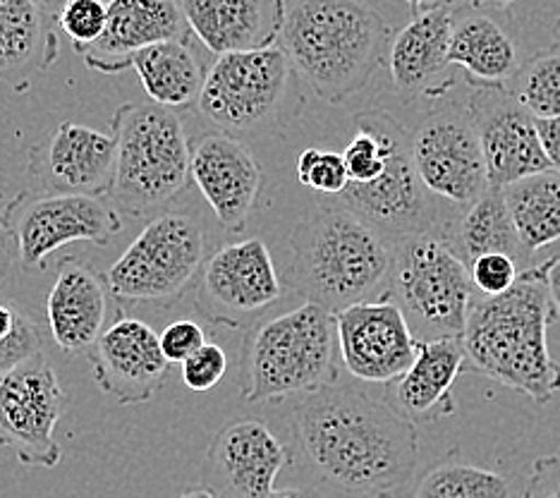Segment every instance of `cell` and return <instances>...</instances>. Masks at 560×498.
<instances>
[{"instance_id":"7bdbcfd3","label":"cell","mask_w":560,"mask_h":498,"mask_svg":"<svg viewBox=\"0 0 560 498\" xmlns=\"http://www.w3.org/2000/svg\"><path fill=\"white\" fill-rule=\"evenodd\" d=\"M405 3L417 12V10H424V8H431V5H441V3H460V0H405Z\"/></svg>"},{"instance_id":"c3c4849f","label":"cell","mask_w":560,"mask_h":498,"mask_svg":"<svg viewBox=\"0 0 560 498\" xmlns=\"http://www.w3.org/2000/svg\"><path fill=\"white\" fill-rule=\"evenodd\" d=\"M556 36H558V42H560V20H558V24H556Z\"/></svg>"},{"instance_id":"d4e9b609","label":"cell","mask_w":560,"mask_h":498,"mask_svg":"<svg viewBox=\"0 0 560 498\" xmlns=\"http://www.w3.org/2000/svg\"><path fill=\"white\" fill-rule=\"evenodd\" d=\"M463 338L419 340L412 367L390 386V405L407 419H439L453 413V383L465 369Z\"/></svg>"},{"instance_id":"ffe728a7","label":"cell","mask_w":560,"mask_h":498,"mask_svg":"<svg viewBox=\"0 0 560 498\" xmlns=\"http://www.w3.org/2000/svg\"><path fill=\"white\" fill-rule=\"evenodd\" d=\"M189 32L177 0H110L104 36L78 50V56L101 74H120L132 68L139 50L187 38Z\"/></svg>"},{"instance_id":"e0dca14e","label":"cell","mask_w":560,"mask_h":498,"mask_svg":"<svg viewBox=\"0 0 560 498\" xmlns=\"http://www.w3.org/2000/svg\"><path fill=\"white\" fill-rule=\"evenodd\" d=\"M116 159V137L66 120L32 149L30 173L46 192L108 197Z\"/></svg>"},{"instance_id":"d6a6232c","label":"cell","mask_w":560,"mask_h":498,"mask_svg":"<svg viewBox=\"0 0 560 498\" xmlns=\"http://www.w3.org/2000/svg\"><path fill=\"white\" fill-rule=\"evenodd\" d=\"M298 177L304 187L330 199L342 195L350 183L342 153L328 149H304L298 159Z\"/></svg>"},{"instance_id":"f1b7e54d","label":"cell","mask_w":560,"mask_h":498,"mask_svg":"<svg viewBox=\"0 0 560 498\" xmlns=\"http://www.w3.org/2000/svg\"><path fill=\"white\" fill-rule=\"evenodd\" d=\"M508 209L527 254L560 240V173L546 171L503 187Z\"/></svg>"},{"instance_id":"83f0119b","label":"cell","mask_w":560,"mask_h":498,"mask_svg":"<svg viewBox=\"0 0 560 498\" xmlns=\"http://www.w3.org/2000/svg\"><path fill=\"white\" fill-rule=\"evenodd\" d=\"M451 242L467 266L481 254L491 252L511 254V257L522 259L525 247H522L511 209H508L503 187L489 185L477 201L460 211Z\"/></svg>"},{"instance_id":"ba28073f","label":"cell","mask_w":560,"mask_h":498,"mask_svg":"<svg viewBox=\"0 0 560 498\" xmlns=\"http://www.w3.org/2000/svg\"><path fill=\"white\" fill-rule=\"evenodd\" d=\"M472 274L445 233L396 242L388 296L419 340L463 338L472 310Z\"/></svg>"},{"instance_id":"7c38bea8","label":"cell","mask_w":560,"mask_h":498,"mask_svg":"<svg viewBox=\"0 0 560 498\" xmlns=\"http://www.w3.org/2000/svg\"><path fill=\"white\" fill-rule=\"evenodd\" d=\"M285 286L266 242L247 238L215 250L201 268L197 312L211 324L247 328L283 298Z\"/></svg>"},{"instance_id":"44dd1931","label":"cell","mask_w":560,"mask_h":498,"mask_svg":"<svg viewBox=\"0 0 560 498\" xmlns=\"http://www.w3.org/2000/svg\"><path fill=\"white\" fill-rule=\"evenodd\" d=\"M455 5L441 3L417 10L393 38L388 50L390 80L396 92L412 101L419 96H434L453 82H439L445 68L451 66V38L455 30Z\"/></svg>"},{"instance_id":"e575fe53","label":"cell","mask_w":560,"mask_h":498,"mask_svg":"<svg viewBox=\"0 0 560 498\" xmlns=\"http://www.w3.org/2000/svg\"><path fill=\"white\" fill-rule=\"evenodd\" d=\"M469 274H472V283L483 298H495L511 290L522 271L517 268V259L511 254L491 252L481 254L469 264Z\"/></svg>"},{"instance_id":"74e56055","label":"cell","mask_w":560,"mask_h":498,"mask_svg":"<svg viewBox=\"0 0 560 498\" xmlns=\"http://www.w3.org/2000/svg\"><path fill=\"white\" fill-rule=\"evenodd\" d=\"M532 498H560V455L539 458L527 479Z\"/></svg>"},{"instance_id":"ee69618b","label":"cell","mask_w":560,"mask_h":498,"mask_svg":"<svg viewBox=\"0 0 560 498\" xmlns=\"http://www.w3.org/2000/svg\"><path fill=\"white\" fill-rule=\"evenodd\" d=\"M36 3H39L48 15H54V18H58V12L62 10V5L68 3V0H36Z\"/></svg>"},{"instance_id":"f35d334b","label":"cell","mask_w":560,"mask_h":498,"mask_svg":"<svg viewBox=\"0 0 560 498\" xmlns=\"http://www.w3.org/2000/svg\"><path fill=\"white\" fill-rule=\"evenodd\" d=\"M537 127H539L544 151H546V157H549V163H551V171L560 173V118L537 120Z\"/></svg>"},{"instance_id":"ab89813d","label":"cell","mask_w":560,"mask_h":498,"mask_svg":"<svg viewBox=\"0 0 560 498\" xmlns=\"http://www.w3.org/2000/svg\"><path fill=\"white\" fill-rule=\"evenodd\" d=\"M18 262V245L12 238L10 223L5 219V211H0V283L8 278L12 264Z\"/></svg>"},{"instance_id":"8d00e7d4","label":"cell","mask_w":560,"mask_h":498,"mask_svg":"<svg viewBox=\"0 0 560 498\" xmlns=\"http://www.w3.org/2000/svg\"><path fill=\"white\" fill-rule=\"evenodd\" d=\"M207 343L209 340L203 336V328L189 322V319H177V322L165 326L161 334V348L171 364H185Z\"/></svg>"},{"instance_id":"4316f807","label":"cell","mask_w":560,"mask_h":498,"mask_svg":"<svg viewBox=\"0 0 560 498\" xmlns=\"http://www.w3.org/2000/svg\"><path fill=\"white\" fill-rule=\"evenodd\" d=\"M448 60L477 84H503L520 72L513 36L489 15H467L455 22Z\"/></svg>"},{"instance_id":"1f68e13d","label":"cell","mask_w":560,"mask_h":498,"mask_svg":"<svg viewBox=\"0 0 560 498\" xmlns=\"http://www.w3.org/2000/svg\"><path fill=\"white\" fill-rule=\"evenodd\" d=\"M44 355V338L27 314L0 300V374Z\"/></svg>"},{"instance_id":"4fadbf2b","label":"cell","mask_w":560,"mask_h":498,"mask_svg":"<svg viewBox=\"0 0 560 498\" xmlns=\"http://www.w3.org/2000/svg\"><path fill=\"white\" fill-rule=\"evenodd\" d=\"M66 403L44 355L0 374V445L15 451L22 465L56 467L62 458L56 427Z\"/></svg>"},{"instance_id":"f6af8a7d","label":"cell","mask_w":560,"mask_h":498,"mask_svg":"<svg viewBox=\"0 0 560 498\" xmlns=\"http://www.w3.org/2000/svg\"><path fill=\"white\" fill-rule=\"evenodd\" d=\"M180 498H223V496H219V494H213L211 489H189V491H185V494H180Z\"/></svg>"},{"instance_id":"bcb514c9","label":"cell","mask_w":560,"mask_h":498,"mask_svg":"<svg viewBox=\"0 0 560 498\" xmlns=\"http://www.w3.org/2000/svg\"><path fill=\"white\" fill-rule=\"evenodd\" d=\"M493 3H495V5H499V8H508V5H513V3H515V0H493Z\"/></svg>"},{"instance_id":"2e32d148","label":"cell","mask_w":560,"mask_h":498,"mask_svg":"<svg viewBox=\"0 0 560 498\" xmlns=\"http://www.w3.org/2000/svg\"><path fill=\"white\" fill-rule=\"evenodd\" d=\"M292 451L261 419H237L211 441L203 460V487L223 498H266L290 465Z\"/></svg>"},{"instance_id":"d590c367","label":"cell","mask_w":560,"mask_h":498,"mask_svg":"<svg viewBox=\"0 0 560 498\" xmlns=\"http://www.w3.org/2000/svg\"><path fill=\"white\" fill-rule=\"evenodd\" d=\"M183 367V381L189 391H211L221 383L228 372V355L215 343H207L189 357Z\"/></svg>"},{"instance_id":"7402d4cb","label":"cell","mask_w":560,"mask_h":498,"mask_svg":"<svg viewBox=\"0 0 560 498\" xmlns=\"http://www.w3.org/2000/svg\"><path fill=\"white\" fill-rule=\"evenodd\" d=\"M189 30L211 54L276 46L288 15L285 0H177Z\"/></svg>"},{"instance_id":"4dcf8cb0","label":"cell","mask_w":560,"mask_h":498,"mask_svg":"<svg viewBox=\"0 0 560 498\" xmlns=\"http://www.w3.org/2000/svg\"><path fill=\"white\" fill-rule=\"evenodd\" d=\"M515 77L513 94L534 118H560V48L544 50Z\"/></svg>"},{"instance_id":"3957f363","label":"cell","mask_w":560,"mask_h":498,"mask_svg":"<svg viewBox=\"0 0 560 498\" xmlns=\"http://www.w3.org/2000/svg\"><path fill=\"white\" fill-rule=\"evenodd\" d=\"M285 283L304 302L342 312L388 296L393 242L362 216L326 201L290 233Z\"/></svg>"},{"instance_id":"cb8c5ba5","label":"cell","mask_w":560,"mask_h":498,"mask_svg":"<svg viewBox=\"0 0 560 498\" xmlns=\"http://www.w3.org/2000/svg\"><path fill=\"white\" fill-rule=\"evenodd\" d=\"M58 20L36 0H0V82L18 92L58 60Z\"/></svg>"},{"instance_id":"603a6c76","label":"cell","mask_w":560,"mask_h":498,"mask_svg":"<svg viewBox=\"0 0 560 498\" xmlns=\"http://www.w3.org/2000/svg\"><path fill=\"white\" fill-rule=\"evenodd\" d=\"M56 268L46 302L50 334L62 352L89 355L108 319V280L74 257L62 259Z\"/></svg>"},{"instance_id":"ac0fdd59","label":"cell","mask_w":560,"mask_h":498,"mask_svg":"<svg viewBox=\"0 0 560 498\" xmlns=\"http://www.w3.org/2000/svg\"><path fill=\"white\" fill-rule=\"evenodd\" d=\"M98 389L120 405H139L154 398L168 374L161 336L149 324L120 316L108 326L89 352Z\"/></svg>"},{"instance_id":"f546056e","label":"cell","mask_w":560,"mask_h":498,"mask_svg":"<svg viewBox=\"0 0 560 498\" xmlns=\"http://www.w3.org/2000/svg\"><path fill=\"white\" fill-rule=\"evenodd\" d=\"M511 479L487 467L443 460L419 482L415 498H511Z\"/></svg>"},{"instance_id":"8fae6325","label":"cell","mask_w":560,"mask_h":498,"mask_svg":"<svg viewBox=\"0 0 560 498\" xmlns=\"http://www.w3.org/2000/svg\"><path fill=\"white\" fill-rule=\"evenodd\" d=\"M24 271H46L48 257L70 242L106 245L122 230L120 211L106 197L24 192L5 209Z\"/></svg>"},{"instance_id":"30bf717a","label":"cell","mask_w":560,"mask_h":498,"mask_svg":"<svg viewBox=\"0 0 560 498\" xmlns=\"http://www.w3.org/2000/svg\"><path fill=\"white\" fill-rule=\"evenodd\" d=\"M448 84L431 99L424 118L410 132L412 159L424 187L455 209H467L489 183L469 99L453 96Z\"/></svg>"},{"instance_id":"277c9868","label":"cell","mask_w":560,"mask_h":498,"mask_svg":"<svg viewBox=\"0 0 560 498\" xmlns=\"http://www.w3.org/2000/svg\"><path fill=\"white\" fill-rule=\"evenodd\" d=\"M390 44V27L364 0H295L278 38L300 82L328 104L362 92Z\"/></svg>"},{"instance_id":"484cf974","label":"cell","mask_w":560,"mask_h":498,"mask_svg":"<svg viewBox=\"0 0 560 498\" xmlns=\"http://www.w3.org/2000/svg\"><path fill=\"white\" fill-rule=\"evenodd\" d=\"M132 68L142 80L147 96L165 108L197 104L209 72L189 36L139 50L132 58Z\"/></svg>"},{"instance_id":"6da1fadb","label":"cell","mask_w":560,"mask_h":498,"mask_svg":"<svg viewBox=\"0 0 560 498\" xmlns=\"http://www.w3.org/2000/svg\"><path fill=\"white\" fill-rule=\"evenodd\" d=\"M295 439L316 477L354 498L405 487L419 460L415 421L358 386H330L295 405Z\"/></svg>"},{"instance_id":"d6986e66","label":"cell","mask_w":560,"mask_h":498,"mask_svg":"<svg viewBox=\"0 0 560 498\" xmlns=\"http://www.w3.org/2000/svg\"><path fill=\"white\" fill-rule=\"evenodd\" d=\"M189 173L219 223L231 233H242L264 183L259 163L245 139L223 132L201 135L192 144Z\"/></svg>"},{"instance_id":"7a4b0ae2","label":"cell","mask_w":560,"mask_h":498,"mask_svg":"<svg viewBox=\"0 0 560 498\" xmlns=\"http://www.w3.org/2000/svg\"><path fill=\"white\" fill-rule=\"evenodd\" d=\"M551 312L546 262L525 268L503 296L472 302L463 331L469 367L534 403H551L560 393V362L549 350Z\"/></svg>"},{"instance_id":"7dc6e473","label":"cell","mask_w":560,"mask_h":498,"mask_svg":"<svg viewBox=\"0 0 560 498\" xmlns=\"http://www.w3.org/2000/svg\"><path fill=\"white\" fill-rule=\"evenodd\" d=\"M522 498H532V491H529L527 484H525V489H522Z\"/></svg>"},{"instance_id":"5bb4252c","label":"cell","mask_w":560,"mask_h":498,"mask_svg":"<svg viewBox=\"0 0 560 498\" xmlns=\"http://www.w3.org/2000/svg\"><path fill=\"white\" fill-rule=\"evenodd\" d=\"M489 183L508 187L529 175L551 171L537 118L503 84H467Z\"/></svg>"},{"instance_id":"5b68a950","label":"cell","mask_w":560,"mask_h":498,"mask_svg":"<svg viewBox=\"0 0 560 498\" xmlns=\"http://www.w3.org/2000/svg\"><path fill=\"white\" fill-rule=\"evenodd\" d=\"M336 312L304 302L249 331L242 355V398L276 403L302 398L338 381Z\"/></svg>"},{"instance_id":"8992f818","label":"cell","mask_w":560,"mask_h":498,"mask_svg":"<svg viewBox=\"0 0 560 498\" xmlns=\"http://www.w3.org/2000/svg\"><path fill=\"white\" fill-rule=\"evenodd\" d=\"M118 159L108 201L132 219L168 209L192 181V142L180 115L151 104H122L110 120Z\"/></svg>"},{"instance_id":"836d02e7","label":"cell","mask_w":560,"mask_h":498,"mask_svg":"<svg viewBox=\"0 0 560 498\" xmlns=\"http://www.w3.org/2000/svg\"><path fill=\"white\" fill-rule=\"evenodd\" d=\"M58 27L70 36L72 48L82 50L96 44L106 32L108 5L104 0H68L58 12Z\"/></svg>"},{"instance_id":"52a82bcc","label":"cell","mask_w":560,"mask_h":498,"mask_svg":"<svg viewBox=\"0 0 560 498\" xmlns=\"http://www.w3.org/2000/svg\"><path fill=\"white\" fill-rule=\"evenodd\" d=\"M298 80L278 44L225 54L211 62L197 108L223 135L264 137L298 113Z\"/></svg>"},{"instance_id":"9a60e30c","label":"cell","mask_w":560,"mask_h":498,"mask_svg":"<svg viewBox=\"0 0 560 498\" xmlns=\"http://www.w3.org/2000/svg\"><path fill=\"white\" fill-rule=\"evenodd\" d=\"M340 360L366 383H393L412 367L419 338L390 298L352 304L336 314Z\"/></svg>"},{"instance_id":"b9f144b4","label":"cell","mask_w":560,"mask_h":498,"mask_svg":"<svg viewBox=\"0 0 560 498\" xmlns=\"http://www.w3.org/2000/svg\"><path fill=\"white\" fill-rule=\"evenodd\" d=\"M266 498H322L314 489L302 487H288V489H273Z\"/></svg>"},{"instance_id":"60d3db41","label":"cell","mask_w":560,"mask_h":498,"mask_svg":"<svg viewBox=\"0 0 560 498\" xmlns=\"http://www.w3.org/2000/svg\"><path fill=\"white\" fill-rule=\"evenodd\" d=\"M546 286H549L553 312L560 316V257L546 262Z\"/></svg>"},{"instance_id":"9c48e42d","label":"cell","mask_w":560,"mask_h":498,"mask_svg":"<svg viewBox=\"0 0 560 498\" xmlns=\"http://www.w3.org/2000/svg\"><path fill=\"white\" fill-rule=\"evenodd\" d=\"M207 259L209 242L197 216L165 211L108 268L110 296L120 302L173 304L195 283Z\"/></svg>"}]
</instances>
